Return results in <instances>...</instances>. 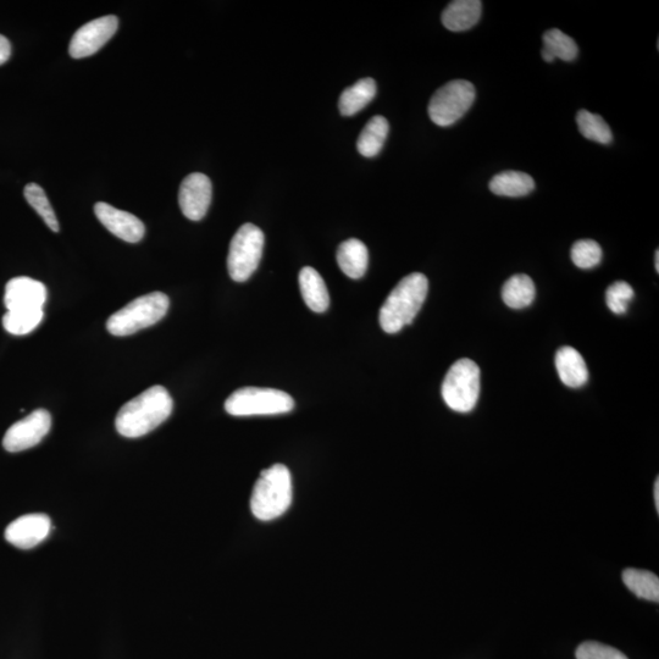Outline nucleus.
I'll use <instances>...</instances> for the list:
<instances>
[{
  "label": "nucleus",
  "instance_id": "nucleus-1",
  "mask_svg": "<svg viewBox=\"0 0 659 659\" xmlns=\"http://www.w3.org/2000/svg\"><path fill=\"white\" fill-rule=\"evenodd\" d=\"M173 408V398L165 387H149L121 407L115 419L116 430L127 439L145 436L162 425Z\"/></svg>",
  "mask_w": 659,
  "mask_h": 659
},
{
  "label": "nucleus",
  "instance_id": "nucleus-2",
  "mask_svg": "<svg viewBox=\"0 0 659 659\" xmlns=\"http://www.w3.org/2000/svg\"><path fill=\"white\" fill-rule=\"evenodd\" d=\"M429 281L424 274L406 276L392 290L380 309L379 320L387 334H397L411 325L428 296Z\"/></svg>",
  "mask_w": 659,
  "mask_h": 659
},
{
  "label": "nucleus",
  "instance_id": "nucleus-3",
  "mask_svg": "<svg viewBox=\"0 0 659 659\" xmlns=\"http://www.w3.org/2000/svg\"><path fill=\"white\" fill-rule=\"evenodd\" d=\"M292 491V476L286 465L275 464L263 470L251 497L254 517L270 522L284 515L291 506Z\"/></svg>",
  "mask_w": 659,
  "mask_h": 659
},
{
  "label": "nucleus",
  "instance_id": "nucleus-4",
  "mask_svg": "<svg viewBox=\"0 0 659 659\" xmlns=\"http://www.w3.org/2000/svg\"><path fill=\"white\" fill-rule=\"evenodd\" d=\"M169 306V297L162 292L138 297L108 319L107 329L118 337L134 335L162 320Z\"/></svg>",
  "mask_w": 659,
  "mask_h": 659
},
{
  "label": "nucleus",
  "instance_id": "nucleus-5",
  "mask_svg": "<svg viewBox=\"0 0 659 659\" xmlns=\"http://www.w3.org/2000/svg\"><path fill=\"white\" fill-rule=\"evenodd\" d=\"M442 398L454 412H472L480 396V368L472 359H459L447 371Z\"/></svg>",
  "mask_w": 659,
  "mask_h": 659
},
{
  "label": "nucleus",
  "instance_id": "nucleus-6",
  "mask_svg": "<svg viewBox=\"0 0 659 659\" xmlns=\"http://www.w3.org/2000/svg\"><path fill=\"white\" fill-rule=\"evenodd\" d=\"M293 408L295 401L289 393L260 387H243L232 393L225 402V411L234 417L285 414Z\"/></svg>",
  "mask_w": 659,
  "mask_h": 659
},
{
  "label": "nucleus",
  "instance_id": "nucleus-7",
  "mask_svg": "<svg viewBox=\"0 0 659 659\" xmlns=\"http://www.w3.org/2000/svg\"><path fill=\"white\" fill-rule=\"evenodd\" d=\"M265 237L253 224H245L232 237L227 257V270L231 279L245 282L254 274L263 257Z\"/></svg>",
  "mask_w": 659,
  "mask_h": 659
},
{
  "label": "nucleus",
  "instance_id": "nucleus-8",
  "mask_svg": "<svg viewBox=\"0 0 659 659\" xmlns=\"http://www.w3.org/2000/svg\"><path fill=\"white\" fill-rule=\"evenodd\" d=\"M476 91L472 82L456 80L446 83L436 91L429 103V116L441 127L456 124L468 112L475 101Z\"/></svg>",
  "mask_w": 659,
  "mask_h": 659
},
{
  "label": "nucleus",
  "instance_id": "nucleus-9",
  "mask_svg": "<svg viewBox=\"0 0 659 659\" xmlns=\"http://www.w3.org/2000/svg\"><path fill=\"white\" fill-rule=\"evenodd\" d=\"M52 428V417L44 409L27 415L11 425L3 439L5 450L11 453L29 450L40 443Z\"/></svg>",
  "mask_w": 659,
  "mask_h": 659
},
{
  "label": "nucleus",
  "instance_id": "nucleus-10",
  "mask_svg": "<svg viewBox=\"0 0 659 659\" xmlns=\"http://www.w3.org/2000/svg\"><path fill=\"white\" fill-rule=\"evenodd\" d=\"M118 27L119 20L114 15L103 16L83 25L71 38V57L82 59L96 54L115 35Z\"/></svg>",
  "mask_w": 659,
  "mask_h": 659
},
{
  "label": "nucleus",
  "instance_id": "nucleus-11",
  "mask_svg": "<svg viewBox=\"0 0 659 659\" xmlns=\"http://www.w3.org/2000/svg\"><path fill=\"white\" fill-rule=\"evenodd\" d=\"M213 187L207 175H188L180 186L179 204L187 219L199 221L206 217L212 203Z\"/></svg>",
  "mask_w": 659,
  "mask_h": 659
},
{
  "label": "nucleus",
  "instance_id": "nucleus-12",
  "mask_svg": "<svg viewBox=\"0 0 659 659\" xmlns=\"http://www.w3.org/2000/svg\"><path fill=\"white\" fill-rule=\"evenodd\" d=\"M51 530L52 522L48 515L26 514L8 525L5 539L15 547L30 550L46 540Z\"/></svg>",
  "mask_w": 659,
  "mask_h": 659
},
{
  "label": "nucleus",
  "instance_id": "nucleus-13",
  "mask_svg": "<svg viewBox=\"0 0 659 659\" xmlns=\"http://www.w3.org/2000/svg\"><path fill=\"white\" fill-rule=\"evenodd\" d=\"M94 213H96V217L101 221V224L120 240L137 243L145 237V224L135 215L125 212V210L116 209L108 203L99 202L94 206Z\"/></svg>",
  "mask_w": 659,
  "mask_h": 659
},
{
  "label": "nucleus",
  "instance_id": "nucleus-14",
  "mask_svg": "<svg viewBox=\"0 0 659 659\" xmlns=\"http://www.w3.org/2000/svg\"><path fill=\"white\" fill-rule=\"evenodd\" d=\"M46 301V286L26 276L11 279L5 287L4 303L8 310L43 309Z\"/></svg>",
  "mask_w": 659,
  "mask_h": 659
},
{
  "label": "nucleus",
  "instance_id": "nucleus-15",
  "mask_svg": "<svg viewBox=\"0 0 659 659\" xmlns=\"http://www.w3.org/2000/svg\"><path fill=\"white\" fill-rule=\"evenodd\" d=\"M556 368L564 385L578 389L589 380V370L583 356L573 347L564 346L556 353Z\"/></svg>",
  "mask_w": 659,
  "mask_h": 659
},
{
  "label": "nucleus",
  "instance_id": "nucleus-16",
  "mask_svg": "<svg viewBox=\"0 0 659 659\" xmlns=\"http://www.w3.org/2000/svg\"><path fill=\"white\" fill-rule=\"evenodd\" d=\"M483 3L480 0H454L442 13V24L452 32L472 29L478 24Z\"/></svg>",
  "mask_w": 659,
  "mask_h": 659
},
{
  "label": "nucleus",
  "instance_id": "nucleus-17",
  "mask_svg": "<svg viewBox=\"0 0 659 659\" xmlns=\"http://www.w3.org/2000/svg\"><path fill=\"white\" fill-rule=\"evenodd\" d=\"M337 263L348 278L358 280L367 273L369 252L367 246L357 238L342 242L337 251Z\"/></svg>",
  "mask_w": 659,
  "mask_h": 659
},
{
  "label": "nucleus",
  "instance_id": "nucleus-18",
  "mask_svg": "<svg viewBox=\"0 0 659 659\" xmlns=\"http://www.w3.org/2000/svg\"><path fill=\"white\" fill-rule=\"evenodd\" d=\"M299 287L307 307L315 313H324L330 306L328 287L314 268L306 267L299 273Z\"/></svg>",
  "mask_w": 659,
  "mask_h": 659
},
{
  "label": "nucleus",
  "instance_id": "nucleus-19",
  "mask_svg": "<svg viewBox=\"0 0 659 659\" xmlns=\"http://www.w3.org/2000/svg\"><path fill=\"white\" fill-rule=\"evenodd\" d=\"M490 190L497 196L524 197L535 190V181L522 171H503L492 177Z\"/></svg>",
  "mask_w": 659,
  "mask_h": 659
},
{
  "label": "nucleus",
  "instance_id": "nucleus-20",
  "mask_svg": "<svg viewBox=\"0 0 659 659\" xmlns=\"http://www.w3.org/2000/svg\"><path fill=\"white\" fill-rule=\"evenodd\" d=\"M376 82L373 79L359 80L347 90L343 91L339 101L342 115L352 116L361 112L376 96Z\"/></svg>",
  "mask_w": 659,
  "mask_h": 659
},
{
  "label": "nucleus",
  "instance_id": "nucleus-21",
  "mask_svg": "<svg viewBox=\"0 0 659 659\" xmlns=\"http://www.w3.org/2000/svg\"><path fill=\"white\" fill-rule=\"evenodd\" d=\"M390 125L384 116H374L365 125L361 136L358 138V152L365 158L376 157L384 147L386 138L389 136Z\"/></svg>",
  "mask_w": 659,
  "mask_h": 659
},
{
  "label": "nucleus",
  "instance_id": "nucleus-22",
  "mask_svg": "<svg viewBox=\"0 0 659 659\" xmlns=\"http://www.w3.org/2000/svg\"><path fill=\"white\" fill-rule=\"evenodd\" d=\"M536 297L534 281L530 276L519 274L506 281L502 289L503 302L512 309H523L531 306Z\"/></svg>",
  "mask_w": 659,
  "mask_h": 659
},
{
  "label": "nucleus",
  "instance_id": "nucleus-23",
  "mask_svg": "<svg viewBox=\"0 0 659 659\" xmlns=\"http://www.w3.org/2000/svg\"><path fill=\"white\" fill-rule=\"evenodd\" d=\"M578 57V46L572 37L558 29L547 31L544 35V48L542 58L545 62L552 63L555 59L563 62H573Z\"/></svg>",
  "mask_w": 659,
  "mask_h": 659
},
{
  "label": "nucleus",
  "instance_id": "nucleus-24",
  "mask_svg": "<svg viewBox=\"0 0 659 659\" xmlns=\"http://www.w3.org/2000/svg\"><path fill=\"white\" fill-rule=\"evenodd\" d=\"M624 584L634 595L651 602L659 601V579L647 570L627 569L623 573Z\"/></svg>",
  "mask_w": 659,
  "mask_h": 659
},
{
  "label": "nucleus",
  "instance_id": "nucleus-25",
  "mask_svg": "<svg viewBox=\"0 0 659 659\" xmlns=\"http://www.w3.org/2000/svg\"><path fill=\"white\" fill-rule=\"evenodd\" d=\"M43 317V309L8 310L3 317V326L11 335H27L42 323Z\"/></svg>",
  "mask_w": 659,
  "mask_h": 659
},
{
  "label": "nucleus",
  "instance_id": "nucleus-26",
  "mask_svg": "<svg viewBox=\"0 0 659 659\" xmlns=\"http://www.w3.org/2000/svg\"><path fill=\"white\" fill-rule=\"evenodd\" d=\"M577 123L581 135L587 140L608 145L613 140L611 127L608 126L602 116L580 110L577 115Z\"/></svg>",
  "mask_w": 659,
  "mask_h": 659
},
{
  "label": "nucleus",
  "instance_id": "nucleus-27",
  "mask_svg": "<svg viewBox=\"0 0 659 659\" xmlns=\"http://www.w3.org/2000/svg\"><path fill=\"white\" fill-rule=\"evenodd\" d=\"M24 196L30 206L36 210L44 223L47 224L49 229L53 232H58L59 223L57 215H55L54 209L52 208L51 203H49V199L43 188L37 184H29L25 187Z\"/></svg>",
  "mask_w": 659,
  "mask_h": 659
},
{
  "label": "nucleus",
  "instance_id": "nucleus-28",
  "mask_svg": "<svg viewBox=\"0 0 659 659\" xmlns=\"http://www.w3.org/2000/svg\"><path fill=\"white\" fill-rule=\"evenodd\" d=\"M572 260L580 269L597 267L602 260V248L596 241L580 240L572 247Z\"/></svg>",
  "mask_w": 659,
  "mask_h": 659
},
{
  "label": "nucleus",
  "instance_id": "nucleus-29",
  "mask_svg": "<svg viewBox=\"0 0 659 659\" xmlns=\"http://www.w3.org/2000/svg\"><path fill=\"white\" fill-rule=\"evenodd\" d=\"M634 296L633 287L628 282H614L606 292L607 306L614 314H624L627 312L629 303L633 301Z\"/></svg>",
  "mask_w": 659,
  "mask_h": 659
},
{
  "label": "nucleus",
  "instance_id": "nucleus-30",
  "mask_svg": "<svg viewBox=\"0 0 659 659\" xmlns=\"http://www.w3.org/2000/svg\"><path fill=\"white\" fill-rule=\"evenodd\" d=\"M575 656H577V659H629L614 647L595 641H587L581 644Z\"/></svg>",
  "mask_w": 659,
  "mask_h": 659
},
{
  "label": "nucleus",
  "instance_id": "nucleus-31",
  "mask_svg": "<svg viewBox=\"0 0 659 659\" xmlns=\"http://www.w3.org/2000/svg\"><path fill=\"white\" fill-rule=\"evenodd\" d=\"M11 55V44L7 37L0 35V65L8 62Z\"/></svg>",
  "mask_w": 659,
  "mask_h": 659
},
{
  "label": "nucleus",
  "instance_id": "nucleus-32",
  "mask_svg": "<svg viewBox=\"0 0 659 659\" xmlns=\"http://www.w3.org/2000/svg\"><path fill=\"white\" fill-rule=\"evenodd\" d=\"M655 502L657 512L659 513V479H657L655 483Z\"/></svg>",
  "mask_w": 659,
  "mask_h": 659
},
{
  "label": "nucleus",
  "instance_id": "nucleus-33",
  "mask_svg": "<svg viewBox=\"0 0 659 659\" xmlns=\"http://www.w3.org/2000/svg\"><path fill=\"white\" fill-rule=\"evenodd\" d=\"M656 270L659 273V251H656Z\"/></svg>",
  "mask_w": 659,
  "mask_h": 659
}]
</instances>
